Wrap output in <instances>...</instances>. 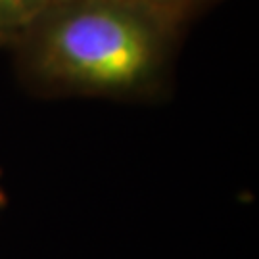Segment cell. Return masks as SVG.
<instances>
[{"label": "cell", "instance_id": "1", "mask_svg": "<svg viewBox=\"0 0 259 259\" xmlns=\"http://www.w3.org/2000/svg\"><path fill=\"white\" fill-rule=\"evenodd\" d=\"M181 14L140 0H62L19 40V64L45 89L146 93L161 79Z\"/></svg>", "mask_w": 259, "mask_h": 259}, {"label": "cell", "instance_id": "2", "mask_svg": "<svg viewBox=\"0 0 259 259\" xmlns=\"http://www.w3.org/2000/svg\"><path fill=\"white\" fill-rule=\"evenodd\" d=\"M62 0H0V45H18L37 19Z\"/></svg>", "mask_w": 259, "mask_h": 259}, {"label": "cell", "instance_id": "3", "mask_svg": "<svg viewBox=\"0 0 259 259\" xmlns=\"http://www.w3.org/2000/svg\"><path fill=\"white\" fill-rule=\"evenodd\" d=\"M140 2H146L150 6H156V8L171 10L177 14H183L186 4H190V0H140Z\"/></svg>", "mask_w": 259, "mask_h": 259}, {"label": "cell", "instance_id": "4", "mask_svg": "<svg viewBox=\"0 0 259 259\" xmlns=\"http://www.w3.org/2000/svg\"><path fill=\"white\" fill-rule=\"evenodd\" d=\"M4 204H6V194H4V190L0 188V209L4 207Z\"/></svg>", "mask_w": 259, "mask_h": 259}]
</instances>
